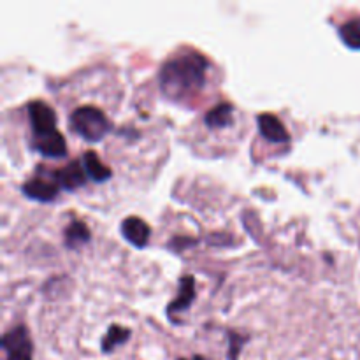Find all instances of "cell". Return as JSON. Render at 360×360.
<instances>
[{
	"label": "cell",
	"mask_w": 360,
	"mask_h": 360,
	"mask_svg": "<svg viewBox=\"0 0 360 360\" xmlns=\"http://www.w3.org/2000/svg\"><path fill=\"white\" fill-rule=\"evenodd\" d=\"M207 60L199 53H185L169 58L160 69V88L167 97L181 98L202 88Z\"/></svg>",
	"instance_id": "1"
},
{
	"label": "cell",
	"mask_w": 360,
	"mask_h": 360,
	"mask_svg": "<svg viewBox=\"0 0 360 360\" xmlns=\"http://www.w3.org/2000/svg\"><path fill=\"white\" fill-rule=\"evenodd\" d=\"M69 123L74 132L79 134L83 139L90 141V143L101 141L111 130V122L108 120V116L95 105H79L74 109L70 112Z\"/></svg>",
	"instance_id": "2"
},
{
	"label": "cell",
	"mask_w": 360,
	"mask_h": 360,
	"mask_svg": "<svg viewBox=\"0 0 360 360\" xmlns=\"http://www.w3.org/2000/svg\"><path fill=\"white\" fill-rule=\"evenodd\" d=\"M2 348L7 352V360H34L30 336L23 326L13 327L4 334Z\"/></svg>",
	"instance_id": "3"
},
{
	"label": "cell",
	"mask_w": 360,
	"mask_h": 360,
	"mask_svg": "<svg viewBox=\"0 0 360 360\" xmlns=\"http://www.w3.org/2000/svg\"><path fill=\"white\" fill-rule=\"evenodd\" d=\"M28 118H30L34 136L56 130V115L49 104L42 101H32L28 104Z\"/></svg>",
	"instance_id": "4"
},
{
	"label": "cell",
	"mask_w": 360,
	"mask_h": 360,
	"mask_svg": "<svg viewBox=\"0 0 360 360\" xmlns=\"http://www.w3.org/2000/svg\"><path fill=\"white\" fill-rule=\"evenodd\" d=\"M60 185L56 181H49V179L37 176V178H32L28 181L23 183L21 190L27 197L34 200H41V202H49L56 197L58 193Z\"/></svg>",
	"instance_id": "5"
},
{
	"label": "cell",
	"mask_w": 360,
	"mask_h": 360,
	"mask_svg": "<svg viewBox=\"0 0 360 360\" xmlns=\"http://www.w3.org/2000/svg\"><path fill=\"white\" fill-rule=\"evenodd\" d=\"M34 148L46 157H63L67 153L65 137L60 130L34 136Z\"/></svg>",
	"instance_id": "6"
},
{
	"label": "cell",
	"mask_w": 360,
	"mask_h": 360,
	"mask_svg": "<svg viewBox=\"0 0 360 360\" xmlns=\"http://www.w3.org/2000/svg\"><path fill=\"white\" fill-rule=\"evenodd\" d=\"M257 122H259L260 134L271 143H287L290 139L287 127L273 112H262V115H259Z\"/></svg>",
	"instance_id": "7"
},
{
	"label": "cell",
	"mask_w": 360,
	"mask_h": 360,
	"mask_svg": "<svg viewBox=\"0 0 360 360\" xmlns=\"http://www.w3.org/2000/svg\"><path fill=\"white\" fill-rule=\"evenodd\" d=\"M55 179L62 188L76 190L86 181V171H84V165L79 160H72L65 167L58 169L55 172Z\"/></svg>",
	"instance_id": "8"
},
{
	"label": "cell",
	"mask_w": 360,
	"mask_h": 360,
	"mask_svg": "<svg viewBox=\"0 0 360 360\" xmlns=\"http://www.w3.org/2000/svg\"><path fill=\"white\" fill-rule=\"evenodd\" d=\"M122 234L123 238L129 243H132L134 246H144L150 239L151 229L150 225L144 220L137 217H129L122 221Z\"/></svg>",
	"instance_id": "9"
},
{
	"label": "cell",
	"mask_w": 360,
	"mask_h": 360,
	"mask_svg": "<svg viewBox=\"0 0 360 360\" xmlns=\"http://www.w3.org/2000/svg\"><path fill=\"white\" fill-rule=\"evenodd\" d=\"M195 299V280L193 276L186 274L179 280V290H178V297L167 306V315L174 316L176 313H181L185 309L190 308V304Z\"/></svg>",
	"instance_id": "10"
},
{
	"label": "cell",
	"mask_w": 360,
	"mask_h": 360,
	"mask_svg": "<svg viewBox=\"0 0 360 360\" xmlns=\"http://www.w3.org/2000/svg\"><path fill=\"white\" fill-rule=\"evenodd\" d=\"M83 165H84V171H86V176H90L94 181L101 183L105 181V179L111 178V169L104 164V162L98 158V155L95 151L88 150L83 153Z\"/></svg>",
	"instance_id": "11"
},
{
	"label": "cell",
	"mask_w": 360,
	"mask_h": 360,
	"mask_svg": "<svg viewBox=\"0 0 360 360\" xmlns=\"http://www.w3.org/2000/svg\"><path fill=\"white\" fill-rule=\"evenodd\" d=\"M232 104L229 102H221V104L214 105L213 109L206 112V125L211 129H221V127H227L232 123Z\"/></svg>",
	"instance_id": "12"
},
{
	"label": "cell",
	"mask_w": 360,
	"mask_h": 360,
	"mask_svg": "<svg viewBox=\"0 0 360 360\" xmlns=\"http://www.w3.org/2000/svg\"><path fill=\"white\" fill-rule=\"evenodd\" d=\"M91 234L90 229L86 227V224L83 221H70L65 229V245L70 246V248H77L81 245H86L90 241Z\"/></svg>",
	"instance_id": "13"
},
{
	"label": "cell",
	"mask_w": 360,
	"mask_h": 360,
	"mask_svg": "<svg viewBox=\"0 0 360 360\" xmlns=\"http://www.w3.org/2000/svg\"><path fill=\"white\" fill-rule=\"evenodd\" d=\"M130 336V330L127 329V327H122V326H111L108 329V333H105V336L102 338V343H101V348L104 354H109V352L115 350L116 347H120V345L125 343L127 340H129Z\"/></svg>",
	"instance_id": "14"
},
{
	"label": "cell",
	"mask_w": 360,
	"mask_h": 360,
	"mask_svg": "<svg viewBox=\"0 0 360 360\" xmlns=\"http://www.w3.org/2000/svg\"><path fill=\"white\" fill-rule=\"evenodd\" d=\"M340 37L348 48L360 49V16L352 18V20H348L347 23L341 25Z\"/></svg>",
	"instance_id": "15"
},
{
	"label": "cell",
	"mask_w": 360,
	"mask_h": 360,
	"mask_svg": "<svg viewBox=\"0 0 360 360\" xmlns=\"http://www.w3.org/2000/svg\"><path fill=\"white\" fill-rule=\"evenodd\" d=\"M246 341H248V338L231 333V348H229V357H231V360L238 359L239 352H241L243 348V343H246Z\"/></svg>",
	"instance_id": "16"
},
{
	"label": "cell",
	"mask_w": 360,
	"mask_h": 360,
	"mask_svg": "<svg viewBox=\"0 0 360 360\" xmlns=\"http://www.w3.org/2000/svg\"><path fill=\"white\" fill-rule=\"evenodd\" d=\"M178 360H206V359L200 357V355H195V357H192V359H178Z\"/></svg>",
	"instance_id": "17"
}]
</instances>
